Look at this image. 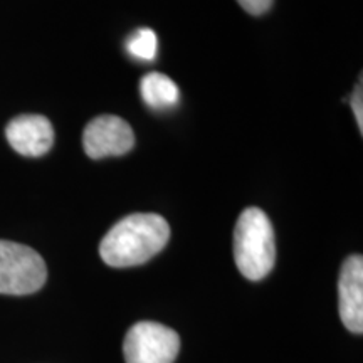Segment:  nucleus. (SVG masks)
Instances as JSON below:
<instances>
[{
	"label": "nucleus",
	"instance_id": "nucleus-3",
	"mask_svg": "<svg viewBox=\"0 0 363 363\" xmlns=\"http://www.w3.org/2000/svg\"><path fill=\"white\" fill-rule=\"evenodd\" d=\"M45 279L48 267L39 252L24 244L0 240V294H33Z\"/></svg>",
	"mask_w": 363,
	"mask_h": 363
},
{
	"label": "nucleus",
	"instance_id": "nucleus-6",
	"mask_svg": "<svg viewBox=\"0 0 363 363\" xmlns=\"http://www.w3.org/2000/svg\"><path fill=\"white\" fill-rule=\"evenodd\" d=\"M340 318L353 333L363 331V257L350 256L343 262L338 279Z\"/></svg>",
	"mask_w": 363,
	"mask_h": 363
},
{
	"label": "nucleus",
	"instance_id": "nucleus-9",
	"mask_svg": "<svg viewBox=\"0 0 363 363\" xmlns=\"http://www.w3.org/2000/svg\"><path fill=\"white\" fill-rule=\"evenodd\" d=\"M126 52H128L131 57L138 59V61H153L158 52V38L155 30L148 29V27L135 30V33L126 39Z\"/></svg>",
	"mask_w": 363,
	"mask_h": 363
},
{
	"label": "nucleus",
	"instance_id": "nucleus-11",
	"mask_svg": "<svg viewBox=\"0 0 363 363\" xmlns=\"http://www.w3.org/2000/svg\"><path fill=\"white\" fill-rule=\"evenodd\" d=\"M238 2L251 16H262L269 11L274 0H238Z\"/></svg>",
	"mask_w": 363,
	"mask_h": 363
},
{
	"label": "nucleus",
	"instance_id": "nucleus-7",
	"mask_svg": "<svg viewBox=\"0 0 363 363\" xmlns=\"http://www.w3.org/2000/svg\"><path fill=\"white\" fill-rule=\"evenodd\" d=\"M7 142L24 157H43L54 143L51 121L40 115L16 116L6 128Z\"/></svg>",
	"mask_w": 363,
	"mask_h": 363
},
{
	"label": "nucleus",
	"instance_id": "nucleus-8",
	"mask_svg": "<svg viewBox=\"0 0 363 363\" xmlns=\"http://www.w3.org/2000/svg\"><path fill=\"white\" fill-rule=\"evenodd\" d=\"M140 94L145 104L157 111L170 110L180 101L179 86L162 72H150L145 76L140 81Z\"/></svg>",
	"mask_w": 363,
	"mask_h": 363
},
{
	"label": "nucleus",
	"instance_id": "nucleus-10",
	"mask_svg": "<svg viewBox=\"0 0 363 363\" xmlns=\"http://www.w3.org/2000/svg\"><path fill=\"white\" fill-rule=\"evenodd\" d=\"M352 110L355 113V120L358 123V128H360V133H363V91H362V79L360 83L355 86L353 89V94L350 98Z\"/></svg>",
	"mask_w": 363,
	"mask_h": 363
},
{
	"label": "nucleus",
	"instance_id": "nucleus-1",
	"mask_svg": "<svg viewBox=\"0 0 363 363\" xmlns=\"http://www.w3.org/2000/svg\"><path fill=\"white\" fill-rule=\"evenodd\" d=\"M170 239L169 222L158 214H131L111 227L99 244V256L111 267L143 264Z\"/></svg>",
	"mask_w": 363,
	"mask_h": 363
},
{
	"label": "nucleus",
	"instance_id": "nucleus-5",
	"mask_svg": "<svg viewBox=\"0 0 363 363\" xmlns=\"http://www.w3.org/2000/svg\"><path fill=\"white\" fill-rule=\"evenodd\" d=\"M133 145L135 135L131 126L123 118L115 115L96 116L86 125L83 133V148L93 160L125 155Z\"/></svg>",
	"mask_w": 363,
	"mask_h": 363
},
{
	"label": "nucleus",
	"instance_id": "nucleus-4",
	"mask_svg": "<svg viewBox=\"0 0 363 363\" xmlns=\"http://www.w3.org/2000/svg\"><path fill=\"white\" fill-rule=\"evenodd\" d=\"M180 350L175 330L155 321H138L125 337L126 363H174Z\"/></svg>",
	"mask_w": 363,
	"mask_h": 363
},
{
	"label": "nucleus",
	"instance_id": "nucleus-2",
	"mask_svg": "<svg viewBox=\"0 0 363 363\" xmlns=\"http://www.w3.org/2000/svg\"><path fill=\"white\" fill-rule=\"evenodd\" d=\"M234 261L249 281L266 278L274 266V229L261 208L249 207L239 216L234 229Z\"/></svg>",
	"mask_w": 363,
	"mask_h": 363
}]
</instances>
